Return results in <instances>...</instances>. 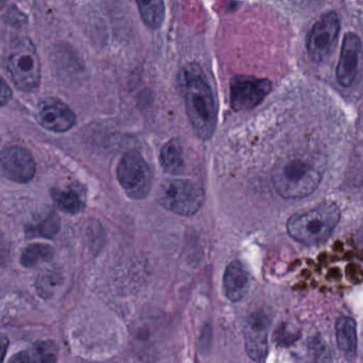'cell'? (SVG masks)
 I'll use <instances>...</instances> for the list:
<instances>
[{"label":"cell","instance_id":"1","mask_svg":"<svg viewBox=\"0 0 363 363\" xmlns=\"http://www.w3.org/2000/svg\"><path fill=\"white\" fill-rule=\"evenodd\" d=\"M178 86L193 130L203 141L211 139L218 124V105L201 65L195 62L184 65L178 75Z\"/></svg>","mask_w":363,"mask_h":363},{"label":"cell","instance_id":"2","mask_svg":"<svg viewBox=\"0 0 363 363\" xmlns=\"http://www.w3.org/2000/svg\"><path fill=\"white\" fill-rule=\"evenodd\" d=\"M326 169L320 155L298 152L280 159L272 172V182L284 199H299L311 195L320 186Z\"/></svg>","mask_w":363,"mask_h":363},{"label":"cell","instance_id":"3","mask_svg":"<svg viewBox=\"0 0 363 363\" xmlns=\"http://www.w3.org/2000/svg\"><path fill=\"white\" fill-rule=\"evenodd\" d=\"M341 218L339 206L323 203L289 218L286 230L295 241L305 245L324 243L333 235Z\"/></svg>","mask_w":363,"mask_h":363},{"label":"cell","instance_id":"4","mask_svg":"<svg viewBox=\"0 0 363 363\" xmlns=\"http://www.w3.org/2000/svg\"><path fill=\"white\" fill-rule=\"evenodd\" d=\"M7 67L14 86L25 93L39 90L41 62L37 48L28 38L21 40L8 55Z\"/></svg>","mask_w":363,"mask_h":363},{"label":"cell","instance_id":"5","mask_svg":"<svg viewBox=\"0 0 363 363\" xmlns=\"http://www.w3.org/2000/svg\"><path fill=\"white\" fill-rule=\"evenodd\" d=\"M158 203L177 216H192L205 203V191L188 179H167L159 188Z\"/></svg>","mask_w":363,"mask_h":363},{"label":"cell","instance_id":"6","mask_svg":"<svg viewBox=\"0 0 363 363\" xmlns=\"http://www.w3.org/2000/svg\"><path fill=\"white\" fill-rule=\"evenodd\" d=\"M116 173L121 186L131 199L140 201L147 196L152 188V172L140 152H126L118 163Z\"/></svg>","mask_w":363,"mask_h":363},{"label":"cell","instance_id":"7","mask_svg":"<svg viewBox=\"0 0 363 363\" xmlns=\"http://www.w3.org/2000/svg\"><path fill=\"white\" fill-rule=\"evenodd\" d=\"M340 18L335 11H328L313 25L307 38V50L313 62L320 63L329 58L339 40Z\"/></svg>","mask_w":363,"mask_h":363},{"label":"cell","instance_id":"8","mask_svg":"<svg viewBox=\"0 0 363 363\" xmlns=\"http://www.w3.org/2000/svg\"><path fill=\"white\" fill-rule=\"evenodd\" d=\"M273 84L267 78L235 76L230 82V106L233 111H250L271 93Z\"/></svg>","mask_w":363,"mask_h":363},{"label":"cell","instance_id":"9","mask_svg":"<svg viewBox=\"0 0 363 363\" xmlns=\"http://www.w3.org/2000/svg\"><path fill=\"white\" fill-rule=\"evenodd\" d=\"M0 167L6 177L18 184H27L35 175L37 165L33 155L22 146H8L0 152Z\"/></svg>","mask_w":363,"mask_h":363},{"label":"cell","instance_id":"10","mask_svg":"<svg viewBox=\"0 0 363 363\" xmlns=\"http://www.w3.org/2000/svg\"><path fill=\"white\" fill-rule=\"evenodd\" d=\"M42 127L54 133H67L75 126L76 114L65 101L56 97H48L40 103L37 114Z\"/></svg>","mask_w":363,"mask_h":363},{"label":"cell","instance_id":"11","mask_svg":"<svg viewBox=\"0 0 363 363\" xmlns=\"http://www.w3.org/2000/svg\"><path fill=\"white\" fill-rule=\"evenodd\" d=\"M269 318L262 312L252 314L244 328L246 352L256 362H262L269 352Z\"/></svg>","mask_w":363,"mask_h":363},{"label":"cell","instance_id":"12","mask_svg":"<svg viewBox=\"0 0 363 363\" xmlns=\"http://www.w3.org/2000/svg\"><path fill=\"white\" fill-rule=\"evenodd\" d=\"M361 48L362 45L358 35L348 33L344 35L339 63L335 72L337 82L344 88H350L356 82L359 72Z\"/></svg>","mask_w":363,"mask_h":363},{"label":"cell","instance_id":"13","mask_svg":"<svg viewBox=\"0 0 363 363\" xmlns=\"http://www.w3.org/2000/svg\"><path fill=\"white\" fill-rule=\"evenodd\" d=\"M224 292L233 303L241 301L250 288V274L240 261H231L225 269L223 279Z\"/></svg>","mask_w":363,"mask_h":363},{"label":"cell","instance_id":"14","mask_svg":"<svg viewBox=\"0 0 363 363\" xmlns=\"http://www.w3.org/2000/svg\"><path fill=\"white\" fill-rule=\"evenodd\" d=\"M335 337L342 354L348 360H354L357 354V325L354 318L350 316L340 318L335 324Z\"/></svg>","mask_w":363,"mask_h":363},{"label":"cell","instance_id":"15","mask_svg":"<svg viewBox=\"0 0 363 363\" xmlns=\"http://www.w3.org/2000/svg\"><path fill=\"white\" fill-rule=\"evenodd\" d=\"M160 162L163 169L171 175H179L184 172V150L178 140H171L163 146L160 152Z\"/></svg>","mask_w":363,"mask_h":363},{"label":"cell","instance_id":"16","mask_svg":"<svg viewBox=\"0 0 363 363\" xmlns=\"http://www.w3.org/2000/svg\"><path fill=\"white\" fill-rule=\"evenodd\" d=\"M142 21L152 30L161 28L165 20L164 0H135Z\"/></svg>","mask_w":363,"mask_h":363},{"label":"cell","instance_id":"17","mask_svg":"<svg viewBox=\"0 0 363 363\" xmlns=\"http://www.w3.org/2000/svg\"><path fill=\"white\" fill-rule=\"evenodd\" d=\"M56 346L52 342H39L30 350H25L11 358V362H55Z\"/></svg>","mask_w":363,"mask_h":363},{"label":"cell","instance_id":"18","mask_svg":"<svg viewBox=\"0 0 363 363\" xmlns=\"http://www.w3.org/2000/svg\"><path fill=\"white\" fill-rule=\"evenodd\" d=\"M52 197L59 209L62 210L65 213L76 214L84 209V201L76 191L52 189Z\"/></svg>","mask_w":363,"mask_h":363},{"label":"cell","instance_id":"19","mask_svg":"<svg viewBox=\"0 0 363 363\" xmlns=\"http://www.w3.org/2000/svg\"><path fill=\"white\" fill-rule=\"evenodd\" d=\"M55 250L45 244H33L25 248L21 257V263L25 267H33L42 262H48L54 258Z\"/></svg>","mask_w":363,"mask_h":363},{"label":"cell","instance_id":"20","mask_svg":"<svg viewBox=\"0 0 363 363\" xmlns=\"http://www.w3.org/2000/svg\"><path fill=\"white\" fill-rule=\"evenodd\" d=\"M60 226L61 223L59 216L57 214L52 213L46 216L33 228V233L39 235L40 237L52 239V238L56 237L57 233L60 230Z\"/></svg>","mask_w":363,"mask_h":363},{"label":"cell","instance_id":"21","mask_svg":"<svg viewBox=\"0 0 363 363\" xmlns=\"http://www.w3.org/2000/svg\"><path fill=\"white\" fill-rule=\"evenodd\" d=\"M59 276L55 273H46L41 276L38 282V289H39V293L43 297L48 296V295L52 294V289L59 284Z\"/></svg>","mask_w":363,"mask_h":363},{"label":"cell","instance_id":"22","mask_svg":"<svg viewBox=\"0 0 363 363\" xmlns=\"http://www.w3.org/2000/svg\"><path fill=\"white\" fill-rule=\"evenodd\" d=\"M12 89L4 78L0 77V107L7 105L12 99Z\"/></svg>","mask_w":363,"mask_h":363},{"label":"cell","instance_id":"23","mask_svg":"<svg viewBox=\"0 0 363 363\" xmlns=\"http://www.w3.org/2000/svg\"><path fill=\"white\" fill-rule=\"evenodd\" d=\"M8 346H9V340L5 335L0 333V362L5 359L7 354Z\"/></svg>","mask_w":363,"mask_h":363},{"label":"cell","instance_id":"24","mask_svg":"<svg viewBox=\"0 0 363 363\" xmlns=\"http://www.w3.org/2000/svg\"><path fill=\"white\" fill-rule=\"evenodd\" d=\"M6 4H7V0H0V10L5 7Z\"/></svg>","mask_w":363,"mask_h":363}]
</instances>
